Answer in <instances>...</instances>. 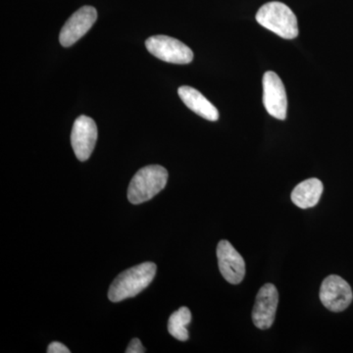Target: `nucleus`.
<instances>
[{
    "instance_id": "f257e3e1",
    "label": "nucleus",
    "mask_w": 353,
    "mask_h": 353,
    "mask_svg": "<svg viewBox=\"0 0 353 353\" xmlns=\"http://www.w3.org/2000/svg\"><path fill=\"white\" fill-rule=\"evenodd\" d=\"M155 274L157 265L152 262H145L122 272L111 284L108 299L113 303H119L136 296L150 285Z\"/></svg>"
},
{
    "instance_id": "f03ea898",
    "label": "nucleus",
    "mask_w": 353,
    "mask_h": 353,
    "mask_svg": "<svg viewBox=\"0 0 353 353\" xmlns=\"http://www.w3.org/2000/svg\"><path fill=\"white\" fill-rule=\"evenodd\" d=\"M168 181V172L160 165L143 167L132 176L128 189V199L132 204L150 201L159 194Z\"/></svg>"
},
{
    "instance_id": "7ed1b4c3",
    "label": "nucleus",
    "mask_w": 353,
    "mask_h": 353,
    "mask_svg": "<svg viewBox=\"0 0 353 353\" xmlns=\"http://www.w3.org/2000/svg\"><path fill=\"white\" fill-rule=\"evenodd\" d=\"M256 21L265 29H268L281 38L292 39L299 36L296 16L289 6L282 2H268L260 7L256 14Z\"/></svg>"
},
{
    "instance_id": "20e7f679",
    "label": "nucleus",
    "mask_w": 353,
    "mask_h": 353,
    "mask_svg": "<svg viewBox=\"0 0 353 353\" xmlns=\"http://www.w3.org/2000/svg\"><path fill=\"white\" fill-rule=\"evenodd\" d=\"M145 46L153 57L168 63L189 64L194 60V52L189 46L171 37H150L146 39Z\"/></svg>"
},
{
    "instance_id": "39448f33",
    "label": "nucleus",
    "mask_w": 353,
    "mask_h": 353,
    "mask_svg": "<svg viewBox=\"0 0 353 353\" xmlns=\"http://www.w3.org/2000/svg\"><path fill=\"white\" fill-rule=\"evenodd\" d=\"M320 299L323 305L332 312H341L352 303L353 294L350 285L340 276L331 275L323 281L320 289Z\"/></svg>"
},
{
    "instance_id": "423d86ee",
    "label": "nucleus",
    "mask_w": 353,
    "mask_h": 353,
    "mask_svg": "<svg viewBox=\"0 0 353 353\" xmlns=\"http://www.w3.org/2000/svg\"><path fill=\"white\" fill-rule=\"evenodd\" d=\"M263 103L267 112L278 120L287 117L288 99L284 83L275 72L263 76Z\"/></svg>"
},
{
    "instance_id": "0eeeda50",
    "label": "nucleus",
    "mask_w": 353,
    "mask_h": 353,
    "mask_svg": "<svg viewBox=\"0 0 353 353\" xmlns=\"http://www.w3.org/2000/svg\"><path fill=\"white\" fill-rule=\"evenodd\" d=\"M97 141V127L92 118L82 115L77 118L71 132V145L77 158L87 161L94 152Z\"/></svg>"
},
{
    "instance_id": "6e6552de",
    "label": "nucleus",
    "mask_w": 353,
    "mask_h": 353,
    "mask_svg": "<svg viewBox=\"0 0 353 353\" xmlns=\"http://www.w3.org/2000/svg\"><path fill=\"white\" fill-rule=\"evenodd\" d=\"M97 19V11L92 6H83L65 23L60 32L59 41L64 48L73 46L94 26Z\"/></svg>"
},
{
    "instance_id": "1a4fd4ad",
    "label": "nucleus",
    "mask_w": 353,
    "mask_h": 353,
    "mask_svg": "<svg viewBox=\"0 0 353 353\" xmlns=\"http://www.w3.org/2000/svg\"><path fill=\"white\" fill-rule=\"evenodd\" d=\"M278 304L277 288L272 284H266L261 287L255 299L252 310V321L256 328L260 330L271 328L275 321Z\"/></svg>"
},
{
    "instance_id": "9d476101",
    "label": "nucleus",
    "mask_w": 353,
    "mask_h": 353,
    "mask_svg": "<svg viewBox=\"0 0 353 353\" xmlns=\"http://www.w3.org/2000/svg\"><path fill=\"white\" fill-rule=\"evenodd\" d=\"M221 274L230 284L239 285L245 276V262L230 241L222 240L217 245Z\"/></svg>"
},
{
    "instance_id": "9b49d317",
    "label": "nucleus",
    "mask_w": 353,
    "mask_h": 353,
    "mask_svg": "<svg viewBox=\"0 0 353 353\" xmlns=\"http://www.w3.org/2000/svg\"><path fill=\"white\" fill-rule=\"evenodd\" d=\"M178 94L183 103L197 115L212 122L219 119L217 108L196 88L183 85L179 88Z\"/></svg>"
},
{
    "instance_id": "f8f14e48",
    "label": "nucleus",
    "mask_w": 353,
    "mask_h": 353,
    "mask_svg": "<svg viewBox=\"0 0 353 353\" xmlns=\"http://www.w3.org/2000/svg\"><path fill=\"white\" fill-rule=\"evenodd\" d=\"M323 190L324 187L319 179H308L294 188L290 197L297 208L303 209L314 208L321 199Z\"/></svg>"
},
{
    "instance_id": "ddd939ff",
    "label": "nucleus",
    "mask_w": 353,
    "mask_h": 353,
    "mask_svg": "<svg viewBox=\"0 0 353 353\" xmlns=\"http://www.w3.org/2000/svg\"><path fill=\"white\" fill-rule=\"evenodd\" d=\"M192 321V313L188 307H181L169 318L168 331L176 340L185 341L189 340L188 325Z\"/></svg>"
},
{
    "instance_id": "4468645a",
    "label": "nucleus",
    "mask_w": 353,
    "mask_h": 353,
    "mask_svg": "<svg viewBox=\"0 0 353 353\" xmlns=\"http://www.w3.org/2000/svg\"><path fill=\"white\" fill-rule=\"evenodd\" d=\"M145 348L141 345V341L139 339H132L129 347L126 350L127 353H145Z\"/></svg>"
},
{
    "instance_id": "2eb2a0df",
    "label": "nucleus",
    "mask_w": 353,
    "mask_h": 353,
    "mask_svg": "<svg viewBox=\"0 0 353 353\" xmlns=\"http://www.w3.org/2000/svg\"><path fill=\"white\" fill-rule=\"evenodd\" d=\"M48 353H70L69 348L59 341H53L48 347Z\"/></svg>"
}]
</instances>
